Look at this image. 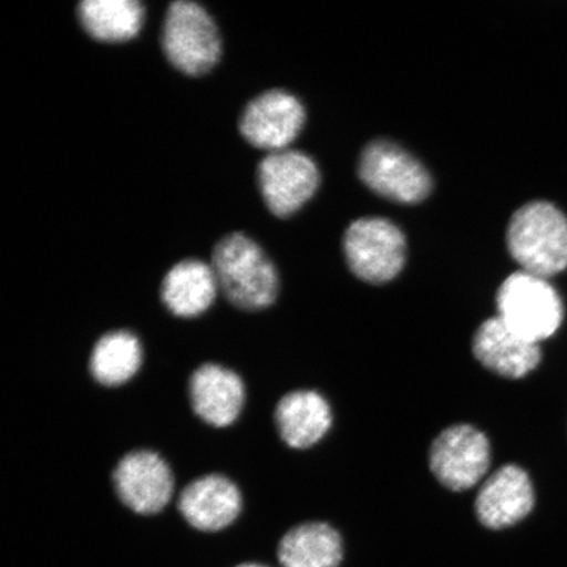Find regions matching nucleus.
Wrapping results in <instances>:
<instances>
[{"label": "nucleus", "instance_id": "obj_1", "mask_svg": "<svg viewBox=\"0 0 567 567\" xmlns=\"http://www.w3.org/2000/svg\"><path fill=\"white\" fill-rule=\"evenodd\" d=\"M212 268L218 288L234 307L247 311L268 308L279 293L272 260L254 239L231 233L213 248Z\"/></svg>", "mask_w": 567, "mask_h": 567}, {"label": "nucleus", "instance_id": "obj_2", "mask_svg": "<svg viewBox=\"0 0 567 567\" xmlns=\"http://www.w3.org/2000/svg\"><path fill=\"white\" fill-rule=\"evenodd\" d=\"M507 246L522 271L548 279L567 267V218L547 202L523 205L508 224Z\"/></svg>", "mask_w": 567, "mask_h": 567}, {"label": "nucleus", "instance_id": "obj_3", "mask_svg": "<svg viewBox=\"0 0 567 567\" xmlns=\"http://www.w3.org/2000/svg\"><path fill=\"white\" fill-rule=\"evenodd\" d=\"M496 309L509 329L535 343L555 334L564 318L563 301L548 279L526 271L502 282Z\"/></svg>", "mask_w": 567, "mask_h": 567}, {"label": "nucleus", "instance_id": "obj_4", "mask_svg": "<svg viewBox=\"0 0 567 567\" xmlns=\"http://www.w3.org/2000/svg\"><path fill=\"white\" fill-rule=\"evenodd\" d=\"M162 48L172 65L187 75L207 74L221 56V35L203 6L177 0L168 6Z\"/></svg>", "mask_w": 567, "mask_h": 567}, {"label": "nucleus", "instance_id": "obj_5", "mask_svg": "<svg viewBox=\"0 0 567 567\" xmlns=\"http://www.w3.org/2000/svg\"><path fill=\"white\" fill-rule=\"evenodd\" d=\"M343 247L351 271L365 282L393 280L405 266V236L386 218L357 219L344 234Z\"/></svg>", "mask_w": 567, "mask_h": 567}, {"label": "nucleus", "instance_id": "obj_6", "mask_svg": "<svg viewBox=\"0 0 567 567\" xmlns=\"http://www.w3.org/2000/svg\"><path fill=\"white\" fill-rule=\"evenodd\" d=\"M360 179L373 193L401 204L421 203L431 193V176L413 155L390 141H373L361 153Z\"/></svg>", "mask_w": 567, "mask_h": 567}, {"label": "nucleus", "instance_id": "obj_7", "mask_svg": "<svg viewBox=\"0 0 567 567\" xmlns=\"http://www.w3.org/2000/svg\"><path fill=\"white\" fill-rule=\"evenodd\" d=\"M492 463L488 439L471 424L452 425L439 435L430 451V467L443 486L470 491L484 478Z\"/></svg>", "mask_w": 567, "mask_h": 567}, {"label": "nucleus", "instance_id": "obj_8", "mask_svg": "<svg viewBox=\"0 0 567 567\" xmlns=\"http://www.w3.org/2000/svg\"><path fill=\"white\" fill-rule=\"evenodd\" d=\"M321 181L316 162L309 155L284 148L268 153L258 166V184L269 210L289 217L316 194Z\"/></svg>", "mask_w": 567, "mask_h": 567}, {"label": "nucleus", "instance_id": "obj_9", "mask_svg": "<svg viewBox=\"0 0 567 567\" xmlns=\"http://www.w3.org/2000/svg\"><path fill=\"white\" fill-rule=\"evenodd\" d=\"M305 123L300 99L275 89L254 97L239 120V131L248 144L269 153L284 151L299 136Z\"/></svg>", "mask_w": 567, "mask_h": 567}, {"label": "nucleus", "instance_id": "obj_10", "mask_svg": "<svg viewBox=\"0 0 567 567\" xmlns=\"http://www.w3.org/2000/svg\"><path fill=\"white\" fill-rule=\"evenodd\" d=\"M118 499L140 515H154L168 505L174 493V476L157 452L127 453L113 472Z\"/></svg>", "mask_w": 567, "mask_h": 567}, {"label": "nucleus", "instance_id": "obj_11", "mask_svg": "<svg viewBox=\"0 0 567 567\" xmlns=\"http://www.w3.org/2000/svg\"><path fill=\"white\" fill-rule=\"evenodd\" d=\"M534 505V486L526 471L516 465H506L481 486L476 514L482 526L503 529L522 522Z\"/></svg>", "mask_w": 567, "mask_h": 567}, {"label": "nucleus", "instance_id": "obj_12", "mask_svg": "<svg viewBox=\"0 0 567 567\" xmlns=\"http://www.w3.org/2000/svg\"><path fill=\"white\" fill-rule=\"evenodd\" d=\"M177 508L190 527L218 532L236 522L243 509V495L229 478L207 474L183 488Z\"/></svg>", "mask_w": 567, "mask_h": 567}, {"label": "nucleus", "instance_id": "obj_13", "mask_svg": "<svg viewBox=\"0 0 567 567\" xmlns=\"http://www.w3.org/2000/svg\"><path fill=\"white\" fill-rule=\"evenodd\" d=\"M473 353L482 365L506 379H522L540 364L538 343L517 334L498 317L487 319L473 337Z\"/></svg>", "mask_w": 567, "mask_h": 567}, {"label": "nucleus", "instance_id": "obj_14", "mask_svg": "<svg viewBox=\"0 0 567 567\" xmlns=\"http://www.w3.org/2000/svg\"><path fill=\"white\" fill-rule=\"evenodd\" d=\"M189 400L200 420L215 427H228L244 409V382L228 368L204 364L190 375Z\"/></svg>", "mask_w": 567, "mask_h": 567}, {"label": "nucleus", "instance_id": "obj_15", "mask_svg": "<svg viewBox=\"0 0 567 567\" xmlns=\"http://www.w3.org/2000/svg\"><path fill=\"white\" fill-rule=\"evenodd\" d=\"M279 434L290 449L305 450L328 434L332 413L328 401L313 390H296L282 396L275 410Z\"/></svg>", "mask_w": 567, "mask_h": 567}, {"label": "nucleus", "instance_id": "obj_16", "mask_svg": "<svg viewBox=\"0 0 567 567\" xmlns=\"http://www.w3.org/2000/svg\"><path fill=\"white\" fill-rule=\"evenodd\" d=\"M218 284L212 266L198 259L176 264L162 281L163 303L183 318L200 316L216 299Z\"/></svg>", "mask_w": 567, "mask_h": 567}, {"label": "nucleus", "instance_id": "obj_17", "mask_svg": "<svg viewBox=\"0 0 567 567\" xmlns=\"http://www.w3.org/2000/svg\"><path fill=\"white\" fill-rule=\"evenodd\" d=\"M278 559L281 567H339L343 559L342 537L326 523L300 524L282 536Z\"/></svg>", "mask_w": 567, "mask_h": 567}, {"label": "nucleus", "instance_id": "obj_18", "mask_svg": "<svg viewBox=\"0 0 567 567\" xmlns=\"http://www.w3.org/2000/svg\"><path fill=\"white\" fill-rule=\"evenodd\" d=\"M78 18L92 39L124 42L136 38L145 20V7L137 0H84Z\"/></svg>", "mask_w": 567, "mask_h": 567}, {"label": "nucleus", "instance_id": "obj_19", "mask_svg": "<svg viewBox=\"0 0 567 567\" xmlns=\"http://www.w3.org/2000/svg\"><path fill=\"white\" fill-rule=\"evenodd\" d=\"M142 363L140 340L133 332H106L94 346L90 357V372L99 384L118 386L137 373Z\"/></svg>", "mask_w": 567, "mask_h": 567}, {"label": "nucleus", "instance_id": "obj_20", "mask_svg": "<svg viewBox=\"0 0 567 567\" xmlns=\"http://www.w3.org/2000/svg\"><path fill=\"white\" fill-rule=\"evenodd\" d=\"M236 567H267V566L260 565V564L247 563V564L238 565Z\"/></svg>", "mask_w": 567, "mask_h": 567}]
</instances>
